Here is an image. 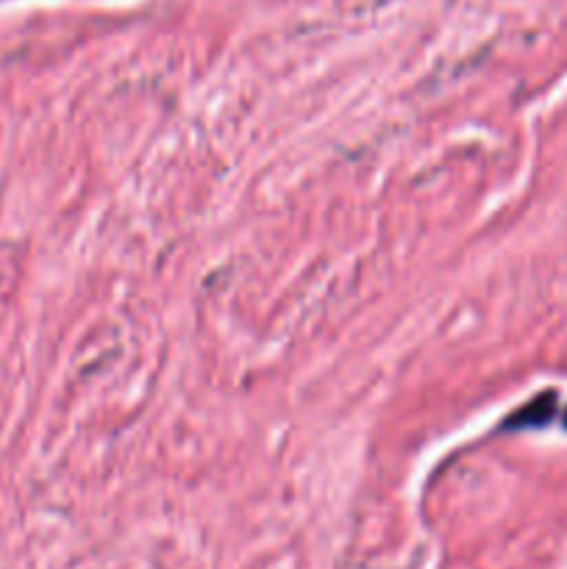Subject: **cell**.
<instances>
[{"label": "cell", "mask_w": 567, "mask_h": 569, "mask_svg": "<svg viewBox=\"0 0 567 569\" xmlns=\"http://www.w3.org/2000/svg\"><path fill=\"white\" fill-rule=\"evenodd\" d=\"M556 411V395L554 392H545L539 398H534L526 409L517 411L511 417V426H520V428H534V426H545V422L554 417Z\"/></svg>", "instance_id": "1"}, {"label": "cell", "mask_w": 567, "mask_h": 569, "mask_svg": "<svg viewBox=\"0 0 567 569\" xmlns=\"http://www.w3.org/2000/svg\"><path fill=\"white\" fill-rule=\"evenodd\" d=\"M565 417H567V415H565ZM565 426H567V420H565Z\"/></svg>", "instance_id": "2"}]
</instances>
